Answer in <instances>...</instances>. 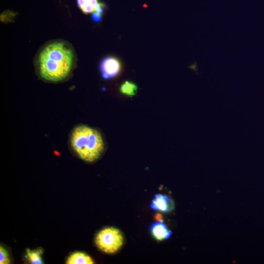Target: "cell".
Masks as SVG:
<instances>
[{
    "label": "cell",
    "instance_id": "1",
    "mask_svg": "<svg viewBox=\"0 0 264 264\" xmlns=\"http://www.w3.org/2000/svg\"><path fill=\"white\" fill-rule=\"evenodd\" d=\"M75 62L74 49L61 40L52 41L42 48L38 54L36 68L44 81L57 83L68 78Z\"/></svg>",
    "mask_w": 264,
    "mask_h": 264
},
{
    "label": "cell",
    "instance_id": "2",
    "mask_svg": "<svg viewBox=\"0 0 264 264\" xmlns=\"http://www.w3.org/2000/svg\"><path fill=\"white\" fill-rule=\"evenodd\" d=\"M70 146L79 158L93 163L101 157L105 149L104 140L100 132L86 125H79L72 130Z\"/></svg>",
    "mask_w": 264,
    "mask_h": 264
},
{
    "label": "cell",
    "instance_id": "3",
    "mask_svg": "<svg viewBox=\"0 0 264 264\" xmlns=\"http://www.w3.org/2000/svg\"><path fill=\"white\" fill-rule=\"evenodd\" d=\"M95 243L100 251L108 254H114L122 247L124 244V237L119 229L114 227H107L97 233Z\"/></svg>",
    "mask_w": 264,
    "mask_h": 264
},
{
    "label": "cell",
    "instance_id": "4",
    "mask_svg": "<svg viewBox=\"0 0 264 264\" xmlns=\"http://www.w3.org/2000/svg\"><path fill=\"white\" fill-rule=\"evenodd\" d=\"M121 69V65L119 61L113 57L106 58L102 61L100 64L102 76L105 79L115 77L119 74Z\"/></svg>",
    "mask_w": 264,
    "mask_h": 264
},
{
    "label": "cell",
    "instance_id": "5",
    "mask_svg": "<svg viewBox=\"0 0 264 264\" xmlns=\"http://www.w3.org/2000/svg\"><path fill=\"white\" fill-rule=\"evenodd\" d=\"M155 199L152 200L151 204L152 209L165 212H170L174 210L175 204L171 197L162 194L155 195Z\"/></svg>",
    "mask_w": 264,
    "mask_h": 264
},
{
    "label": "cell",
    "instance_id": "6",
    "mask_svg": "<svg viewBox=\"0 0 264 264\" xmlns=\"http://www.w3.org/2000/svg\"><path fill=\"white\" fill-rule=\"evenodd\" d=\"M151 230L154 238L159 241L167 239L172 233L167 229V226L162 222L154 223L151 226Z\"/></svg>",
    "mask_w": 264,
    "mask_h": 264
},
{
    "label": "cell",
    "instance_id": "7",
    "mask_svg": "<svg viewBox=\"0 0 264 264\" xmlns=\"http://www.w3.org/2000/svg\"><path fill=\"white\" fill-rule=\"evenodd\" d=\"M67 264H93L94 262L90 257L81 252H75L70 255L66 262Z\"/></svg>",
    "mask_w": 264,
    "mask_h": 264
},
{
    "label": "cell",
    "instance_id": "8",
    "mask_svg": "<svg viewBox=\"0 0 264 264\" xmlns=\"http://www.w3.org/2000/svg\"><path fill=\"white\" fill-rule=\"evenodd\" d=\"M120 91L123 95L129 96H135L138 90V86L133 82L125 81L121 85Z\"/></svg>",
    "mask_w": 264,
    "mask_h": 264
},
{
    "label": "cell",
    "instance_id": "9",
    "mask_svg": "<svg viewBox=\"0 0 264 264\" xmlns=\"http://www.w3.org/2000/svg\"><path fill=\"white\" fill-rule=\"evenodd\" d=\"M43 253V251L41 249L39 250H30L29 249H26V254L27 258L31 264H42V259L41 257V255Z\"/></svg>",
    "mask_w": 264,
    "mask_h": 264
},
{
    "label": "cell",
    "instance_id": "10",
    "mask_svg": "<svg viewBox=\"0 0 264 264\" xmlns=\"http://www.w3.org/2000/svg\"><path fill=\"white\" fill-rule=\"evenodd\" d=\"M10 263L9 254L4 248L1 246L0 247V264H9Z\"/></svg>",
    "mask_w": 264,
    "mask_h": 264
},
{
    "label": "cell",
    "instance_id": "11",
    "mask_svg": "<svg viewBox=\"0 0 264 264\" xmlns=\"http://www.w3.org/2000/svg\"><path fill=\"white\" fill-rule=\"evenodd\" d=\"M102 15H101L100 14L98 13L94 12L92 13V19L93 20V21L96 22H100L101 20V17Z\"/></svg>",
    "mask_w": 264,
    "mask_h": 264
},
{
    "label": "cell",
    "instance_id": "12",
    "mask_svg": "<svg viewBox=\"0 0 264 264\" xmlns=\"http://www.w3.org/2000/svg\"><path fill=\"white\" fill-rule=\"evenodd\" d=\"M96 13H98L100 14L101 15H102L103 13V10L102 7H100V8H99L98 10H96Z\"/></svg>",
    "mask_w": 264,
    "mask_h": 264
},
{
    "label": "cell",
    "instance_id": "13",
    "mask_svg": "<svg viewBox=\"0 0 264 264\" xmlns=\"http://www.w3.org/2000/svg\"><path fill=\"white\" fill-rule=\"evenodd\" d=\"M162 218H163V217H162V215H160V214H157V215H156V219H157V220L159 221V222H160V221H162Z\"/></svg>",
    "mask_w": 264,
    "mask_h": 264
}]
</instances>
